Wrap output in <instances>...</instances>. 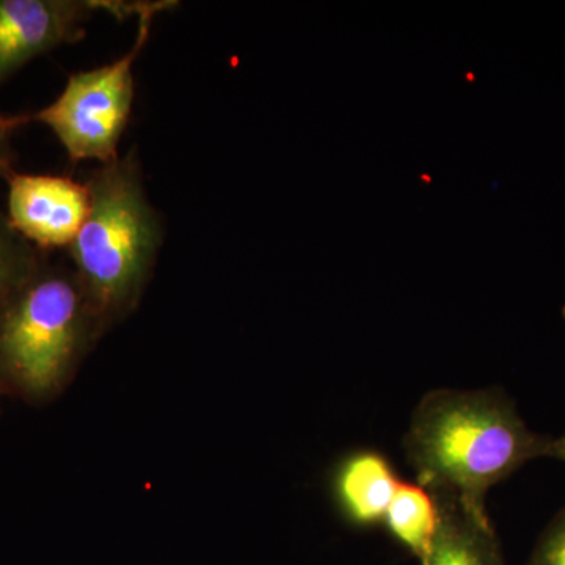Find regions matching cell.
Masks as SVG:
<instances>
[{"instance_id": "1", "label": "cell", "mask_w": 565, "mask_h": 565, "mask_svg": "<svg viewBox=\"0 0 565 565\" xmlns=\"http://www.w3.org/2000/svg\"><path fill=\"white\" fill-rule=\"evenodd\" d=\"M404 451L435 497L486 511L492 487L541 457L555 459L556 438L531 430L501 390H434L416 405Z\"/></svg>"}, {"instance_id": "2", "label": "cell", "mask_w": 565, "mask_h": 565, "mask_svg": "<svg viewBox=\"0 0 565 565\" xmlns=\"http://www.w3.org/2000/svg\"><path fill=\"white\" fill-rule=\"evenodd\" d=\"M143 182L136 148L85 181L90 210L68 250L82 289L103 311L131 302L163 244V221Z\"/></svg>"}, {"instance_id": "3", "label": "cell", "mask_w": 565, "mask_h": 565, "mask_svg": "<svg viewBox=\"0 0 565 565\" xmlns=\"http://www.w3.org/2000/svg\"><path fill=\"white\" fill-rule=\"evenodd\" d=\"M84 296L76 274L44 262L0 308V363L31 392H47L65 373L82 337Z\"/></svg>"}, {"instance_id": "4", "label": "cell", "mask_w": 565, "mask_h": 565, "mask_svg": "<svg viewBox=\"0 0 565 565\" xmlns=\"http://www.w3.org/2000/svg\"><path fill=\"white\" fill-rule=\"evenodd\" d=\"M177 2L156 0L141 11L131 50L117 61L81 71L66 82L61 96L33 115H21L22 125L41 122L52 129L73 162H114L131 117L136 81L134 65L150 40L152 22Z\"/></svg>"}, {"instance_id": "5", "label": "cell", "mask_w": 565, "mask_h": 565, "mask_svg": "<svg viewBox=\"0 0 565 565\" xmlns=\"http://www.w3.org/2000/svg\"><path fill=\"white\" fill-rule=\"evenodd\" d=\"M150 2L125 0H0V85L25 63L85 36L95 14L139 17Z\"/></svg>"}, {"instance_id": "6", "label": "cell", "mask_w": 565, "mask_h": 565, "mask_svg": "<svg viewBox=\"0 0 565 565\" xmlns=\"http://www.w3.org/2000/svg\"><path fill=\"white\" fill-rule=\"evenodd\" d=\"M7 181L11 225L41 252L68 248L90 210L87 184L68 177L17 172Z\"/></svg>"}, {"instance_id": "7", "label": "cell", "mask_w": 565, "mask_h": 565, "mask_svg": "<svg viewBox=\"0 0 565 565\" xmlns=\"http://www.w3.org/2000/svg\"><path fill=\"white\" fill-rule=\"evenodd\" d=\"M399 482L392 460L381 451L356 449L334 470V500L351 525H382Z\"/></svg>"}, {"instance_id": "8", "label": "cell", "mask_w": 565, "mask_h": 565, "mask_svg": "<svg viewBox=\"0 0 565 565\" xmlns=\"http://www.w3.org/2000/svg\"><path fill=\"white\" fill-rule=\"evenodd\" d=\"M440 523L422 565H505L486 511L437 497Z\"/></svg>"}, {"instance_id": "9", "label": "cell", "mask_w": 565, "mask_h": 565, "mask_svg": "<svg viewBox=\"0 0 565 565\" xmlns=\"http://www.w3.org/2000/svg\"><path fill=\"white\" fill-rule=\"evenodd\" d=\"M438 523V498L418 482L401 481L382 525L394 541L422 561L433 544Z\"/></svg>"}, {"instance_id": "10", "label": "cell", "mask_w": 565, "mask_h": 565, "mask_svg": "<svg viewBox=\"0 0 565 565\" xmlns=\"http://www.w3.org/2000/svg\"><path fill=\"white\" fill-rule=\"evenodd\" d=\"M44 252L29 243L0 211V308L43 266Z\"/></svg>"}, {"instance_id": "11", "label": "cell", "mask_w": 565, "mask_h": 565, "mask_svg": "<svg viewBox=\"0 0 565 565\" xmlns=\"http://www.w3.org/2000/svg\"><path fill=\"white\" fill-rule=\"evenodd\" d=\"M526 565H565V508L545 527Z\"/></svg>"}, {"instance_id": "12", "label": "cell", "mask_w": 565, "mask_h": 565, "mask_svg": "<svg viewBox=\"0 0 565 565\" xmlns=\"http://www.w3.org/2000/svg\"><path fill=\"white\" fill-rule=\"evenodd\" d=\"M22 126V117H7L0 114V180H9L14 173V151L11 147V132Z\"/></svg>"}, {"instance_id": "13", "label": "cell", "mask_w": 565, "mask_h": 565, "mask_svg": "<svg viewBox=\"0 0 565 565\" xmlns=\"http://www.w3.org/2000/svg\"><path fill=\"white\" fill-rule=\"evenodd\" d=\"M555 459L565 462V434L563 437L556 438V452Z\"/></svg>"}]
</instances>
